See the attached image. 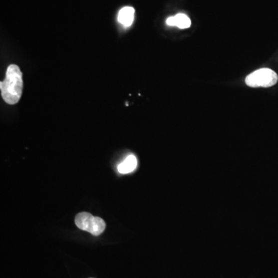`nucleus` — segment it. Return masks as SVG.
<instances>
[{
  "mask_svg": "<svg viewBox=\"0 0 278 278\" xmlns=\"http://www.w3.org/2000/svg\"><path fill=\"white\" fill-rule=\"evenodd\" d=\"M245 81L251 88H270L277 83L278 76L269 68H261L249 74Z\"/></svg>",
  "mask_w": 278,
  "mask_h": 278,
  "instance_id": "obj_2",
  "label": "nucleus"
},
{
  "mask_svg": "<svg viewBox=\"0 0 278 278\" xmlns=\"http://www.w3.org/2000/svg\"><path fill=\"white\" fill-rule=\"evenodd\" d=\"M138 165V160L134 155H129L125 158V160L119 164L118 170L120 173L128 174L134 172Z\"/></svg>",
  "mask_w": 278,
  "mask_h": 278,
  "instance_id": "obj_4",
  "label": "nucleus"
},
{
  "mask_svg": "<svg viewBox=\"0 0 278 278\" xmlns=\"http://www.w3.org/2000/svg\"><path fill=\"white\" fill-rule=\"evenodd\" d=\"M166 24L169 26H175L180 29H186L191 26L190 19L185 14H179L175 17H169L167 19Z\"/></svg>",
  "mask_w": 278,
  "mask_h": 278,
  "instance_id": "obj_5",
  "label": "nucleus"
},
{
  "mask_svg": "<svg viewBox=\"0 0 278 278\" xmlns=\"http://www.w3.org/2000/svg\"><path fill=\"white\" fill-rule=\"evenodd\" d=\"M135 17V9L131 7L122 8L118 14V21L125 27L132 25Z\"/></svg>",
  "mask_w": 278,
  "mask_h": 278,
  "instance_id": "obj_6",
  "label": "nucleus"
},
{
  "mask_svg": "<svg viewBox=\"0 0 278 278\" xmlns=\"http://www.w3.org/2000/svg\"><path fill=\"white\" fill-rule=\"evenodd\" d=\"M75 223L79 229L89 232L94 236H99L105 231L106 224L100 217L92 216L88 212H81L75 217Z\"/></svg>",
  "mask_w": 278,
  "mask_h": 278,
  "instance_id": "obj_3",
  "label": "nucleus"
},
{
  "mask_svg": "<svg viewBox=\"0 0 278 278\" xmlns=\"http://www.w3.org/2000/svg\"><path fill=\"white\" fill-rule=\"evenodd\" d=\"M24 81L21 69L16 64L7 68L5 80L0 83L1 95L9 105H16L22 96Z\"/></svg>",
  "mask_w": 278,
  "mask_h": 278,
  "instance_id": "obj_1",
  "label": "nucleus"
}]
</instances>
